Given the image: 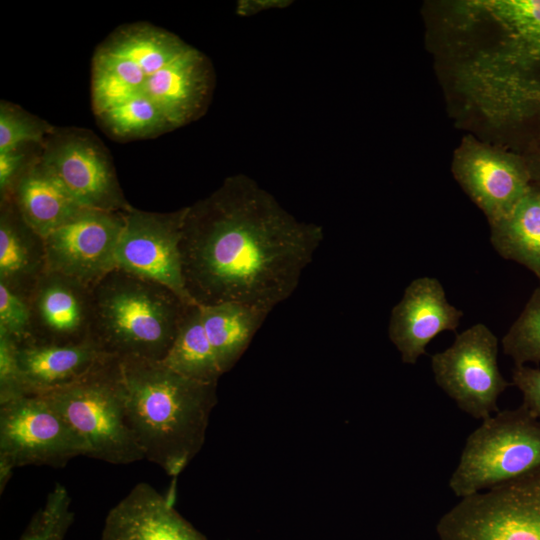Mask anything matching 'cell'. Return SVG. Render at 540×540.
Instances as JSON below:
<instances>
[{"mask_svg":"<svg viewBox=\"0 0 540 540\" xmlns=\"http://www.w3.org/2000/svg\"><path fill=\"white\" fill-rule=\"evenodd\" d=\"M324 239L251 178H227L187 207L180 243L185 288L198 305L242 303L270 313L297 288Z\"/></svg>","mask_w":540,"mask_h":540,"instance_id":"obj_1","label":"cell"},{"mask_svg":"<svg viewBox=\"0 0 540 540\" xmlns=\"http://www.w3.org/2000/svg\"><path fill=\"white\" fill-rule=\"evenodd\" d=\"M119 361L127 419L145 459L178 476L205 442L217 384L187 378L161 361Z\"/></svg>","mask_w":540,"mask_h":540,"instance_id":"obj_2","label":"cell"},{"mask_svg":"<svg viewBox=\"0 0 540 540\" xmlns=\"http://www.w3.org/2000/svg\"><path fill=\"white\" fill-rule=\"evenodd\" d=\"M91 339L118 360L162 361L188 305L169 288L119 268L92 288Z\"/></svg>","mask_w":540,"mask_h":540,"instance_id":"obj_3","label":"cell"},{"mask_svg":"<svg viewBox=\"0 0 540 540\" xmlns=\"http://www.w3.org/2000/svg\"><path fill=\"white\" fill-rule=\"evenodd\" d=\"M43 396L82 440L87 457L115 465L145 459L127 419L118 359L110 357L81 380Z\"/></svg>","mask_w":540,"mask_h":540,"instance_id":"obj_4","label":"cell"},{"mask_svg":"<svg viewBox=\"0 0 540 540\" xmlns=\"http://www.w3.org/2000/svg\"><path fill=\"white\" fill-rule=\"evenodd\" d=\"M540 468V421L522 404L499 410L466 438L449 487L459 498Z\"/></svg>","mask_w":540,"mask_h":540,"instance_id":"obj_5","label":"cell"},{"mask_svg":"<svg viewBox=\"0 0 540 540\" xmlns=\"http://www.w3.org/2000/svg\"><path fill=\"white\" fill-rule=\"evenodd\" d=\"M475 63L489 80L540 84V0H474Z\"/></svg>","mask_w":540,"mask_h":540,"instance_id":"obj_6","label":"cell"},{"mask_svg":"<svg viewBox=\"0 0 540 540\" xmlns=\"http://www.w3.org/2000/svg\"><path fill=\"white\" fill-rule=\"evenodd\" d=\"M436 530L441 540H540V468L460 498Z\"/></svg>","mask_w":540,"mask_h":540,"instance_id":"obj_7","label":"cell"},{"mask_svg":"<svg viewBox=\"0 0 540 540\" xmlns=\"http://www.w3.org/2000/svg\"><path fill=\"white\" fill-rule=\"evenodd\" d=\"M87 456L82 440L43 395H25L0 404V492L14 469L61 468Z\"/></svg>","mask_w":540,"mask_h":540,"instance_id":"obj_8","label":"cell"},{"mask_svg":"<svg viewBox=\"0 0 540 540\" xmlns=\"http://www.w3.org/2000/svg\"><path fill=\"white\" fill-rule=\"evenodd\" d=\"M498 344L494 333L477 323L430 359L436 384L460 410L481 421L500 410L498 399L512 385L500 372Z\"/></svg>","mask_w":540,"mask_h":540,"instance_id":"obj_9","label":"cell"},{"mask_svg":"<svg viewBox=\"0 0 540 540\" xmlns=\"http://www.w3.org/2000/svg\"><path fill=\"white\" fill-rule=\"evenodd\" d=\"M187 207L174 212H148L130 207L116 251L117 268L157 282L195 304L186 291L180 243Z\"/></svg>","mask_w":540,"mask_h":540,"instance_id":"obj_10","label":"cell"},{"mask_svg":"<svg viewBox=\"0 0 540 540\" xmlns=\"http://www.w3.org/2000/svg\"><path fill=\"white\" fill-rule=\"evenodd\" d=\"M124 227V212L84 209L44 237L47 271L89 288L116 266V251Z\"/></svg>","mask_w":540,"mask_h":540,"instance_id":"obj_11","label":"cell"},{"mask_svg":"<svg viewBox=\"0 0 540 540\" xmlns=\"http://www.w3.org/2000/svg\"><path fill=\"white\" fill-rule=\"evenodd\" d=\"M39 159L81 206L117 212L131 207L105 147L94 136L82 131L55 134Z\"/></svg>","mask_w":540,"mask_h":540,"instance_id":"obj_12","label":"cell"},{"mask_svg":"<svg viewBox=\"0 0 540 540\" xmlns=\"http://www.w3.org/2000/svg\"><path fill=\"white\" fill-rule=\"evenodd\" d=\"M452 172L489 225L506 216L532 185L523 158L472 137L456 150Z\"/></svg>","mask_w":540,"mask_h":540,"instance_id":"obj_13","label":"cell"},{"mask_svg":"<svg viewBox=\"0 0 540 540\" xmlns=\"http://www.w3.org/2000/svg\"><path fill=\"white\" fill-rule=\"evenodd\" d=\"M463 312L450 304L440 281L419 277L392 308L388 336L405 364L414 365L427 345L444 331H456Z\"/></svg>","mask_w":540,"mask_h":540,"instance_id":"obj_14","label":"cell"},{"mask_svg":"<svg viewBox=\"0 0 540 540\" xmlns=\"http://www.w3.org/2000/svg\"><path fill=\"white\" fill-rule=\"evenodd\" d=\"M31 327L27 340L77 344L91 339L92 289L62 274L46 271L30 297Z\"/></svg>","mask_w":540,"mask_h":540,"instance_id":"obj_15","label":"cell"},{"mask_svg":"<svg viewBox=\"0 0 540 540\" xmlns=\"http://www.w3.org/2000/svg\"><path fill=\"white\" fill-rule=\"evenodd\" d=\"M101 540H208L153 486L136 484L107 513Z\"/></svg>","mask_w":540,"mask_h":540,"instance_id":"obj_16","label":"cell"},{"mask_svg":"<svg viewBox=\"0 0 540 540\" xmlns=\"http://www.w3.org/2000/svg\"><path fill=\"white\" fill-rule=\"evenodd\" d=\"M212 78L209 61L190 47L147 78L142 92L174 129L194 120L203 111L211 92Z\"/></svg>","mask_w":540,"mask_h":540,"instance_id":"obj_17","label":"cell"},{"mask_svg":"<svg viewBox=\"0 0 540 540\" xmlns=\"http://www.w3.org/2000/svg\"><path fill=\"white\" fill-rule=\"evenodd\" d=\"M29 395H44L86 377L111 356L89 339L77 344L16 343Z\"/></svg>","mask_w":540,"mask_h":540,"instance_id":"obj_18","label":"cell"},{"mask_svg":"<svg viewBox=\"0 0 540 540\" xmlns=\"http://www.w3.org/2000/svg\"><path fill=\"white\" fill-rule=\"evenodd\" d=\"M6 198L43 238L86 209L39 158L26 167Z\"/></svg>","mask_w":540,"mask_h":540,"instance_id":"obj_19","label":"cell"},{"mask_svg":"<svg viewBox=\"0 0 540 540\" xmlns=\"http://www.w3.org/2000/svg\"><path fill=\"white\" fill-rule=\"evenodd\" d=\"M46 271L44 238L24 221L11 199L1 200L0 283L29 299Z\"/></svg>","mask_w":540,"mask_h":540,"instance_id":"obj_20","label":"cell"},{"mask_svg":"<svg viewBox=\"0 0 540 540\" xmlns=\"http://www.w3.org/2000/svg\"><path fill=\"white\" fill-rule=\"evenodd\" d=\"M490 231L496 252L530 270L540 282V187L532 184L506 216L490 224Z\"/></svg>","mask_w":540,"mask_h":540,"instance_id":"obj_21","label":"cell"},{"mask_svg":"<svg viewBox=\"0 0 540 540\" xmlns=\"http://www.w3.org/2000/svg\"><path fill=\"white\" fill-rule=\"evenodd\" d=\"M199 306L206 335L224 374L246 351L269 313L242 303Z\"/></svg>","mask_w":540,"mask_h":540,"instance_id":"obj_22","label":"cell"},{"mask_svg":"<svg viewBox=\"0 0 540 540\" xmlns=\"http://www.w3.org/2000/svg\"><path fill=\"white\" fill-rule=\"evenodd\" d=\"M161 362L199 382L217 384L223 375L206 335L198 304L188 305L174 341Z\"/></svg>","mask_w":540,"mask_h":540,"instance_id":"obj_23","label":"cell"},{"mask_svg":"<svg viewBox=\"0 0 540 540\" xmlns=\"http://www.w3.org/2000/svg\"><path fill=\"white\" fill-rule=\"evenodd\" d=\"M102 46L132 60L148 78L191 47L176 35L148 24L119 28Z\"/></svg>","mask_w":540,"mask_h":540,"instance_id":"obj_24","label":"cell"},{"mask_svg":"<svg viewBox=\"0 0 540 540\" xmlns=\"http://www.w3.org/2000/svg\"><path fill=\"white\" fill-rule=\"evenodd\" d=\"M127 57L99 46L92 65V105L96 115L140 92L147 80Z\"/></svg>","mask_w":540,"mask_h":540,"instance_id":"obj_25","label":"cell"},{"mask_svg":"<svg viewBox=\"0 0 540 540\" xmlns=\"http://www.w3.org/2000/svg\"><path fill=\"white\" fill-rule=\"evenodd\" d=\"M97 117L110 134L122 139L152 137L172 130L161 111L142 90Z\"/></svg>","mask_w":540,"mask_h":540,"instance_id":"obj_26","label":"cell"},{"mask_svg":"<svg viewBox=\"0 0 540 540\" xmlns=\"http://www.w3.org/2000/svg\"><path fill=\"white\" fill-rule=\"evenodd\" d=\"M514 366L540 363V282L501 340Z\"/></svg>","mask_w":540,"mask_h":540,"instance_id":"obj_27","label":"cell"},{"mask_svg":"<svg viewBox=\"0 0 540 540\" xmlns=\"http://www.w3.org/2000/svg\"><path fill=\"white\" fill-rule=\"evenodd\" d=\"M74 521L68 490L57 483L34 513L19 540H64Z\"/></svg>","mask_w":540,"mask_h":540,"instance_id":"obj_28","label":"cell"},{"mask_svg":"<svg viewBox=\"0 0 540 540\" xmlns=\"http://www.w3.org/2000/svg\"><path fill=\"white\" fill-rule=\"evenodd\" d=\"M53 128L21 108L1 102L0 152L22 148L27 143H41Z\"/></svg>","mask_w":540,"mask_h":540,"instance_id":"obj_29","label":"cell"},{"mask_svg":"<svg viewBox=\"0 0 540 540\" xmlns=\"http://www.w3.org/2000/svg\"><path fill=\"white\" fill-rule=\"evenodd\" d=\"M30 327L29 299L0 283V331L21 343L29 338Z\"/></svg>","mask_w":540,"mask_h":540,"instance_id":"obj_30","label":"cell"},{"mask_svg":"<svg viewBox=\"0 0 540 540\" xmlns=\"http://www.w3.org/2000/svg\"><path fill=\"white\" fill-rule=\"evenodd\" d=\"M29 395L17 357L16 342L0 331V404Z\"/></svg>","mask_w":540,"mask_h":540,"instance_id":"obj_31","label":"cell"},{"mask_svg":"<svg viewBox=\"0 0 540 540\" xmlns=\"http://www.w3.org/2000/svg\"><path fill=\"white\" fill-rule=\"evenodd\" d=\"M511 383L521 392L522 405L540 421V369L514 366Z\"/></svg>","mask_w":540,"mask_h":540,"instance_id":"obj_32","label":"cell"},{"mask_svg":"<svg viewBox=\"0 0 540 540\" xmlns=\"http://www.w3.org/2000/svg\"><path fill=\"white\" fill-rule=\"evenodd\" d=\"M29 165V164H28ZM21 148L0 152V195L4 199L28 166Z\"/></svg>","mask_w":540,"mask_h":540,"instance_id":"obj_33","label":"cell"},{"mask_svg":"<svg viewBox=\"0 0 540 540\" xmlns=\"http://www.w3.org/2000/svg\"><path fill=\"white\" fill-rule=\"evenodd\" d=\"M529 170L532 184L540 187V146L532 157L524 159Z\"/></svg>","mask_w":540,"mask_h":540,"instance_id":"obj_34","label":"cell"}]
</instances>
